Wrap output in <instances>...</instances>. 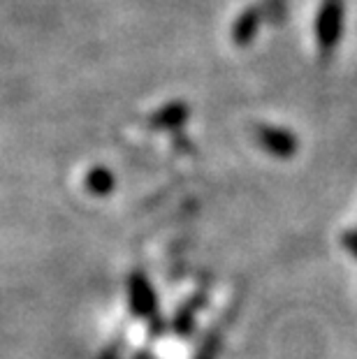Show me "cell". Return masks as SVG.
I'll return each mask as SVG.
<instances>
[{
    "instance_id": "3957f363",
    "label": "cell",
    "mask_w": 357,
    "mask_h": 359,
    "mask_svg": "<svg viewBox=\"0 0 357 359\" xmlns=\"http://www.w3.org/2000/svg\"><path fill=\"white\" fill-rule=\"evenodd\" d=\"M260 19H262V12L257 10V7H248V10H244L232 26V40L237 44H248L257 33Z\"/></svg>"
},
{
    "instance_id": "52a82bcc",
    "label": "cell",
    "mask_w": 357,
    "mask_h": 359,
    "mask_svg": "<svg viewBox=\"0 0 357 359\" xmlns=\"http://www.w3.org/2000/svg\"><path fill=\"white\" fill-rule=\"evenodd\" d=\"M344 246L351 250L353 257H357V230H348L344 234Z\"/></svg>"
},
{
    "instance_id": "7a4b0ae2",
    "label": "cell",
    "mask_w": 357,
    "mask_h": 359,
    "mask_svg": "<svg viewBox=\"0 0 357 359\" xmlns=\"http://www.w3.org/2000/svg\"><path fill=\"white\" fill-rule=\"evenodd\" d=\"M255 140L267 154L276 158H290L297 154V149H299L297 137H295L290 130H283V128L260 126V128H255Z\"/></svg>"
},
{
    "instance_id": "8992f818",
    "label": "cell",
    "mask_w": 357,
    "mask_h": 359,
    "mask_svg": "<svg viewBox=\"0 0 357 359\" xmlns=\"http://www.w3.org/2000/svg\"><path fill=\"white\" fill-rule=\"evenodd\" d=\"M216 355H218V339H216V336H211V339L204 343L202 353L197 359H216Z\"/></svg>"
},
{
    "instance_id": "5b68a950",
    "label": "cell",
    "mask_w": 357,
    "mask_h": 359,
    "mask_svg": "<svg viewBox=\"0 0 357 359\" xmlns=\"http://www.w3.org/2000/svg\"><path fill=\"white\" fill-rule=\"evenodd\" d=\"M193 316H195V304H193V306H186V311L179 316V320H177V330H179V332H184V334H186L188 330H191Z\"/></svg>"
},
{
    "instance_id": "6da1fadb",
    "label": "cell",
    "mask_w": 357,
    "mask_h": 359,
    "mask_svg": "<svg viewBox=\"0 0 357 359\" xmlns=\"http://www.w3.org/2000/svg\"><path fill=\"white\" fill-rule=\"evenodd\" d=\"M344 33V0H323L316 17V40L325 53H330Z\"/></svg>"
},
{
    "instance_id": "277c9868",
    "label": "cell",
    "mask_w": 357,
    "mask_h": 359,
    "mask_svg": "<svg viewBox=\"0 0 357 359\" xmlns=\"http://www.w3.org/2000/svg\"><path fill=\"white\" fill-rule=\"evenodd\" d=\"M188 116V107L181 104V102H174L170 107H165V109L156 116V126L161 128H177L186 121Z\"/></svg>"
}]
</instances>
